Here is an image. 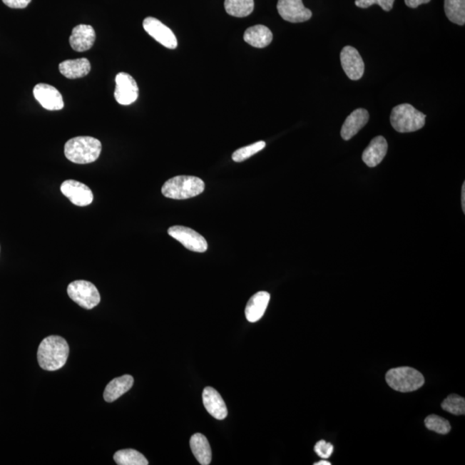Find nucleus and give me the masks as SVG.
I'll list each match as a JSON object with an SVG mask.
<instances>
[{
	"label": "nucleus",
	"mask_w": 465,
	"mask_h": 465,
	"mask_svg": "<svg viewBox=\"0 0 465 465\" xmlns=\"http://www.w3.org/2000/svg\"><path fill=\"white\" fill-rule=\"evenodd\" d=\"M69 355V346L64 338L52 335L45 338L37 351V360L41 369L55 372L63 367Z\"/></svg>",
	"instance_id": "f257e3e1"
},
{
	"label": "nucleus",
	"mask_w": 465,
	"mask_h": 465,
	"mask_svg": "<svg viewBox=\"0 0 465 465\" xmlns=\"http://www.w3.org/2000/svg\"><path fill=\"white\" fill-rule=\"evenodd\" d=\"M102 144L94 137L78 136L65 144L66 159L76 164H89L96 161L101 155Z\"/></svg>",
	"instance_id": "f03ea898"
},
{
	"label": "nucleus",
	"mask_w": 465,
	"mask_h": 465,
	"mask_svg": "<svg viewBox=\"0 0 465 465\" xmlns=\"http://www.w3.org/2000/svg\"><path fill=\"white\" fill-rule=\"evenodd\" d=\"M205 189L201 178L194 176H177L170 178L162 186L161 193L165 198L188 199L198 196Z\"/></svg>",
	"instance_id": "7ed1b4c3"
},
{
	"label": "nucleus",
	"mask_w": 465,
	"mask_h": 465,
	"mask_svg": "<svg viewBox=\"0 0 465 465\" xmlns=\"http://www.w3.org/2000/svg\"><path fill=\"white\" fill-rule=\"evenodd\" d=\"M426 116L409 103H402L393 108L390 123L394 131L410 133L421 130L426 123Z\"/></svg>",
	"instance_id": "20e7f679"
},
{
	"label": "nucleus",
	"mask_w": 465,
	"mask_h": 465,
	"mask_svg": "<svg viewBox=\"0 0 465 465\" xmlns=\"http://www.w3.org/2000/svg\"><path fill=\"white\" fill-rule=\"evenodd\" d=\"M385 379L390 388L402 393L415 392L425 384L424 376L417 369L408 367L389 369Z\"/></svg>",
	"instance_id": "39448f33"
},
{
	"label": "nucleus",
	"mask_w": 465,
	"mask_h": 465,
	"mask_svg": "<svg viewBox=\"0 0 465 465\" xmlns=\"http://www.w3.org/2000/svg\"><path fill=\"white\" fill-rule=\"evenodd\" d=\"M68 294L73 302L86 310L95 308L101 301L96 286L86 280L72 282L68 285Z\"/></svg>",
	"instance_id": "423d86ee"
},
{
	"label": "nucleus",
	"mask_w": 465,
	"mask_h": 465,
	"mask_svg": "<svg viewBox=\"0 0 465 465\" xmlns=\"http://www.w3.org/2000/svg\"><path fill=\"white\" fill-rule=\"evenodd\" d=\"M168 235L190 251L197 252L207 251L208 243L206 240L192 228L184 226H173L169 228Z\"/></svg>",
	"instance_id": "0eeeda50"
},
{
	"label": "nucleus",
	"mask_w": 465,
	"mask_h": 465,
	"mask_svg": "<svg viewBox=\"0 0 465 465\" xmlns=\"http://www.w3.org/2000/svg\"><path fill=\"white\" fill-rule=\"evenodd\" d=\"M139 88L136 81L130 74L119 73L116 76L114 96L122 106H130L138 98Z\"/></svg>",
	"instance_id": "6e6552de"
},
{
	"label": "nucleus",
	"mask_w": 465,
	"mask_h": 465,
	"mask_svg": "<svg viewBox=\"0 0 465 465\" xmlns=\"http://www.w3.org/2000/svg\"><path fill=\"white\" fill-rule=\"evenodd\" d=\"M277 9L281 18L290 23H304L312 18V12L302 0H278Z\"/></svg>",
	"instance_id": "1a4fd4ad"
},
{
	"label": "nucleus",
	"mask_w": 465,
	"mask_h": 465,
	"mask_svg": "<svg viewBox=\"0 0 465 465\" xmlns=\"http://www.w3.org/2000/svg\"><path fill=\"white\" fill-rule=\"evenodd\" d=\"M143 28L149 36L164 47L170 49H175L178 47L176 36L171 29L165 26L160 20L148 16L143 21Z\"/></svg>",
	"instance_id": "9d476101"
},
{
	"label": "nucleus",
	"mask_w": 465,
	"mask_h": 465,
	"mask_svg": "<svg viewBox=\"0 0 465 465\" xmlns=\"http://www.w3.org/2000/svg\"><path fill=\"white\" fill-rule=\"evenodd\" d=\"M344 72L352 81H359L364 73V63L358 51L352 46H346L340 52Z\"/></svg>",
	"instance_id": "9b49d317"
},
{
	"label": "nucleus",
	"mask_w": 465,
	"mask_h": 465,
	"mask_svg": "<svg viewBox=\"0 0 465 465\" xmlns=\"http://www.w3.org/2000/svg\"><path fill=\"white\" fill-rule=\"evenodd\" d=\"M61 190L74 205L84 207L93 201V193L88 186L76 180L64 181L61 185Z\"/></svg>",
	"instance_id": "f8f14e48"
},
{
	"label": "nucleus",
	"mask_w": 465,
	"mask_h": 465,
	"mask_svg": "<svg viewBox=\"0 0 465 465\" xmlns=\"http://www.w3.org/2000/svg\"><path fill=\"white\" fill-rule=\"evenodd\" d=\"M34 97L40 105L48 111L63 109L64 101L60 91L56 87L48 84H37L33 90Z\"/></svg>",
	"instance_id": "ddd939ff"
},
{
	"label": "nucleus",
	"mask_w": 465,
	"mask_h": 465,
	"mask_svg": "<svg viewBox=\"0 0 465 465\" xmlns=\"http://www.w3.org/2000/svg\"><path fill=\"white\" fill-rule=\"evenodd\" d=\"M95 39H96V34L94 29L87 24H80L73 29L69 43L73 51L85 52L93 47Z\"/></svg>",
	"instance_id": "4468645a"
},
{
	"label": "nucleus",
	"mask_w": 465,
	"mask_h": 465,
	"mask_svg": "<svg viewBox=\"0 0 465 465\" xmlns=\"http://www.w3.org/2000/svg\"><path fill=\"white\" fill-rule=\"evenodd\" d=\"M203 402L211 417L222 421L228 417V409L221 394L213 387H206L203 392Z\"/></svg>",
	"instance_id": "2eb2a0df"
},
{
	"label": "nucleus",
	"mask_w": 465,
	"mask_h": 465,
	"mask_svg": "<svg viewBox=\"0 0 465 465\" xmlns=\"http://www.w3.org/2000/svg\"><path fill=\"white\" fill-rule=\"evenodd\" d=\"M369 118V112L363 109V108H359V109L352 111L347 116L342 128V131H340L343 140H349L358 134L367 126Z\"/></svg>",
	"instance_id": "dca6fc26"
},
{
	"label": "nucleus",
	"mask_w": 465,
	"mask_h": 465,
	"mask_svg": "<svg viewBox=\"0 0 465 465\" xmlns=\"http://www.w3.org/2000/svg\"><path fill=\"white\" fill-rule=\"evenodd\" d=\"M388 151L387 140L384 136H377L364 149L362 159L369 168H375L384 159Z\"/></svg>",
	"instance_id": "f3484780"
},
{
	"label": "nucleus",
	"mask_w": 465,
	"mask_h": 465,
	"mask_svg": "<svg viewBox=\"0 0 465 465\" xmlns=\"http://www.w3.org/2000/svg\"><path fill=\"white\" fill-rule=\"evenodd\" d=\"M270 294L267 292H260L253 295L248 301L245 314L249 322L260 321L267 309L270 302Z\"/></svg>",
	"instance_id": "a211bd4d"
},
{
	"label": "nucleus",
	"mask_w": 465,
	"mask_h": 465,
	"mask_svg": "<svg viewBox=\"0 0 465 465\" xmlns=\"http://www.w3.org/2000/svg\"><path fill=\"white\" fill-rule=\"evenodd\" d=\"M133 384H134V379L131 375L116 377L107 384L103 392V398L107 402L118 400L132 388Z\"/></svg>",
	"instance_id": "6ab92c4d"
},
{
	"label": "nucleus",
	"mask_w": 465,
	"mask_h": 465,
	"mask_svg": "<svg viewBox=\"0 0 465 465\" xmlns=\"http://www.w3.org/2000/svg\"><path fill=\"white\" fill-rule=\"evenodd\" d=\"M60 72L62 76L70 80H76L85 77L91 71V63L86 58L76 60H68L59 65Z\"/></svg>",
	"instance_id": "aec40b11"
},
{
	"label": "nucleus",
	"mask_w": 465,
	"mask_h": 465,
	"mask_svg": "<svg viewBox=\"0 0 465 465\" xmlns=\"http://www.w3.org/2000/svg\"><path fill=\"white\" fill-rule=\"evenodd\" d=\"M273 35L270 29L265 26H252L244 33V41L252 47L263 48L272 43Z\"/></svg>",
	"instance_id": "412c9836"
},
{
	"label": "nucleus",
	"mask_w": 465,
	"mask_h": 465,
	"mask_svg": "<svg viewBox=\"0 0 465 465\" xmlns=\"http://www.w3.org/2000/svg\"><path fill=\"white\" fill-rule=\"evenodd\" d=\"M190 449H192L195 458L202 465H208L213 459V452L205 435L195 434L190 440Z\"/></svg>",
	"instance_id": "4be33fe9"
},
{
	"label": "nucleus",
	"mask_w": 465,
	"mask_h": 465,
	"mask_svg": "<svg viewBox=\"0 0 465 465\" xmlns=\"http://www.w3.org/2000/svg\"><path fill=\"white\" fill-rule=\"evenodd\" d=\"M224 7L228 14L235 18H245L252 14L255 9L253 0H225Z\"/></svg>",
	"instance_id": "5701e85b"
},
{
	"label": "nucleus",
	"mask_w": 465,
	"mask_h": 465,
	"mask_svg": "<svg viewBox=\"0 0 465 465\" xmlns=\"http://www.w3.org/2000/svg\"><path fill=\"white\" fill-rule=\"evenodd\" d=\"M445 12L451 22L464 26L465 0H445Z\"/></svg>",
	"instance_id": "b1692460"
},
{
	"label": "nucleus",
	"mask_w": 465,
	"mask_h": 465,
	"mask_svg": "<svg viewBox=\"0 0 465 465\" xmlns=\"http://www.w3.org/2000/svg\"><path fill=\"white\" fill-rule=\"evenodd\" d=\"M114 460L118 465H148V461L140 452L133 449L116 451Z\"/></svg>",
	"instance_id": "393cba45"
},
{
	"label": "nucleus",
	"mask_w": 465,
	"mask_h": 465,
	"mask_svg": "<svg viewBox=\"0 0 465 465\" xmlns=\"http://www.w3.org/2000/svg\"><path fill=\"white\" fill-rule=\"evenodd\" d=\"M442 409L452 414L464 415L465 413V400L464 398L452 394L442 402Z\"/></svg>",
	"instance_id": "a878e982"
},
{
	"label": "nucleus",
	"mask_w": 465,
	"mask_h": 465,
	"mask_svg": "<svg viewBox=\"0 0 465 465\" xmlns=\"http://www.w3.org/2000/svg\"><path fill=\"white\" fill-rule=\"evenodd\" d=\"M427 429L435 431L439 434H447L451 431L449 421L436 414H431L425 420Z\"/></svg>",
	"instance_id": "bb28decb"
},
{
	"label": "nucleus",
	"mask_w": 465,
	"mask_h": 465,
	"mask_svg": "<svg viewBox=\"0 0 465 465\" xmlns=\"http://www.w3.org/2000/svg\"><path fill=\"white\" fill-rule=\"evenodd\" d=\"M265 147V143L260 140V142L249 145V146L239 148L238 150L232 153V159L235 162H242L262 150Z\"/></svg>",
	"instance_id": "cd10ccee"
},
{
	"label": "nucleus",
	"mask_w": 465,
	"mask_h": 465,
	"mask_svg": "<svg viewBox=\"0 0 465 465\" xmlns=\"http://www.w3.org/2000/svg\"><path fill=\"white\" fill-rule=\"evenodd\" d=\"M394 0H356L355 5L362 9H367L369 6H379L384 11L392 10Z\"/></svg>",
	"instance_id": "c85d7f7f"
},
{
	"label": "nucleus",
	"mask_w": 465,
	"mask_h": 465,
	"mask_svg": "<svg viewBox=\"0 0 465 465\" xmlns=\"http://www.w3.org/2000/svg\"><path fill=\"white\" fill-rule=\"evenodd\" d=\"M315 451L320 458L327 459L333 454L334 446L331 443L326 442L325 440H320L315 444Z\"/></svg>",
	"instance_id": "c756f323"
},
{
	"label": "nucleus",
	"mask_w": 465,
	"mask_h": 465,
	"mask_svg": "<svg viewBox=\"0 0 465 465\" xmlns=\"http://www.w3.org/2000/svg\"><path fill=\"white\" fill-rule=\"evenodd\" d=\"M2 1L12 9H24L29 6L31 0H2Z\"/></svg>",
	"instance_id": "7c9ffc66"
},
{
	"label": "nucleus",
	"mask_w": 465,
	"mask_h": 465,
	"mask_svg": "<svg viewBox=\"0 0 465 465\" xmlns=\"http://www.w3.org/2000/svg\"><path fill=\"white\" fill-rule=\"evenodd\" d=\"M430 1L431 0H405V4L407 6L415 9L423 4H429Z\"/></svg>",
	"instance_id": "2f4dec72"
},
{
	"label": "nucleus",
	"mask_w": 465,
	"mask_h": 465,
	"mask_svg": "<svg viewBox=\"0 0 465 465\" xmlns=\"http://www.w3.org/2000/svg\"><path fill=\"white\" fill-rule=\"evenodd\" d=\"M462 208L464 213H465V183H464L462 188Z\"/></svg>",
	"instance_id": "473e14b6"
},
{
	"label": "nucleus",
	"mask_w": 465,
	"mask_h": 465,
	"mask_svg": "<svg viewBox=\"0 0 465 465\" xmlns=\"http://www.w3.org/2000/svg\"><path fill=\"white\" fill-rule=\"evenodd\" d=\"M315 465H331V463L329 461L322 460L320 462L315 463Z\"/></svg>",
	"instance_id": "72a5a7b5"
}]
</instances>
